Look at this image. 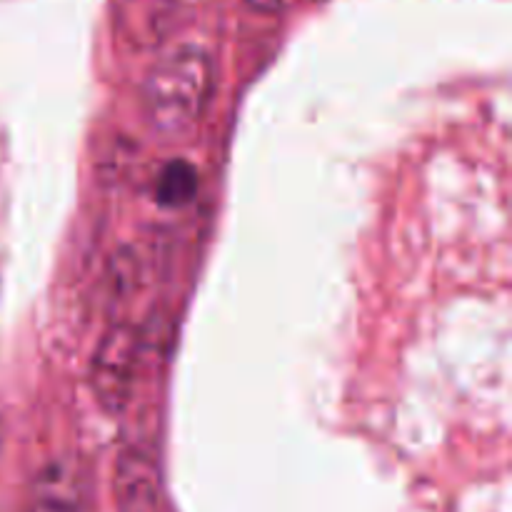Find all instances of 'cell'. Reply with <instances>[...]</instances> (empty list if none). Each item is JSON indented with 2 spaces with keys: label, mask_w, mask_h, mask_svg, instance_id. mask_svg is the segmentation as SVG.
Instances as JSON below:
<instances>
[{
  "label": "cell",
  "mask_w": 512,
  "mask_h": 512,
  "mask_svg": "<svg viewBox=\"0 0 512 512\" xmlns=\"http://www.w3.org/2000/svg\"><path fill=\"white\" fill-rule=\"evenodd\" d=\"M213 55L200 45H178L155 60L143 83V115L165 138L183 135L203 118L213 98Z\"/></svg>",
  "instance_id": "6da1fadb"
},
{
  "label": "cell",
  "mask_w": 512,
  "mask_h": 512,
  "mask_svg": "<svg viewBox=\"0 0 512 512\" xmlns=\"http://www.w3.org/2000/svg\"><path fill=\"white\" fill-rule=\"evenodd\" d=\"M140 368V335L130 323H115L105 330L90 360V388L100 408L120 413L133 395Z\"/></svg>",
  "instance_id": "7a4b0ae2"
},
{
  "label": "cell",
  "mask_w": 512,
  "mask_h": 512,
  "mask_svg": "<svg viewBox=\"0 0 512 512\" xmlns=\"http://www.w3.org/2000/svg\"><path fill=\"white\" fill-rule=\"evenodd\" d=\"M113 495L118 512H160L163 478L155 455L143 445H128L118 455L113 473Z\"/></svg>",
  "instance_id": "3957f363"
},
{
  "label": "cell",
  "mask_w": 512,
  "mask_h": 512,
  "mask_svg": "<svg viewBox=\"0 0 512 512\" xmlns=\"http://www.w3.org/2000/svg\"><path fill=\"white\" fill-rule=\"evenodd\" d=\"M85 478L83 468L70 455L48 460L38 470L30 490V512H83Z\"/></svg>",
  "instance_id": "277c9868"
},
{
  "label": "cell",
  "mask_w": 512,
  "mask_h": 512,
  "mask_svg": "<svg viewBox=\"0 0 512 512\" xmlns=\"http://www.w3.org/2000/svg\"><path fill=\"white\" fill-rule=\"evenodd\" d=\"M198 193V173L188 160H170L155 183V200L163 208H183Z\"/></svg>",
  "instance_id": "5b68a950"
},
{
  "label": "cell",
  "mask_w": 512,
  "mask_h": 512,
  "mask_svg": "<svg viewBox=\"0 0 512 512\" xmlns=\"http://www.w3.org/2000/svg\"><path fill=\"white\" fill-rule=\"evenodd\" d=\"M245 3L253 10H258V13H278L288 0H245Z\"/></svg>",
  "instance_id": "8992f818"
},
{
  "label": "cell",
  "mask_w": 512,
  "mask_h": 512,
  "mask_svg": "<svg viewBox=\"0 0 512 512\" xmlns=\"http://www.w3.org/2000/svg\"><path fill=\"white\" fill-rule=\"evenodd\" d=\"M3 440H5V423H3V413H0V450H3Z\"/></svg>",
  "instance_id": "52a82bcc"
}]
</instances>
